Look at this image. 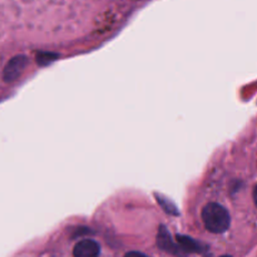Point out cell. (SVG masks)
<instances>
[{
  "label": "cell",
  "instance_id": "cell-1",
  "mask_svg": "<svg viewBox=\"0 0 257 257\" xmlns=\"http://www.w3.org/2000/svg\"><path fill=\"white\" fill-rule=\"evenodd\" d=\"M202 220L206 228L213 233H222L230 227L231 218L223 206L218 203H208L202 210Z\"/></svg>",
  "mask_w": 257,
  "mask_h": 257
},
{
  "label": "cell",
  "instance_id": "cell-2",
  "mask_svg": "<svg viewBox=\"0 0 257 257\" xmlns=\"http://www.w3.org/2000/svg\"><path fill=\"white\" fill-rule=\"evenodd\" d=\"M28 65V58L25 55H18V57L13 58L5 67L4 73V79L5 82H14L15 79L22 75L24 69Z\"/></svg>",
  "mask_w": 257,
  "mask_h": 257
},
{
  "label": "cell",
  "instance_id": "cell-3",
  "mask_svg": "<svg viewBox=\"0 0 257 257\" xmlns=\"http://www.w3.org/2000/svg\"><path fill=\"white\" fill-rule=\"evenodd\" d=\"M100 253V247L95 241L83 240L75 245L73 250L74 257H98Z\"/></svg>",
  "mask_w": 257,
  "mask_h": 257
},
{
  "label": "cell",
  "instance_id": "cell-4",
  "mask_svg": "<svg viewBox=\"0 0 257 257\" xmlns=\"http://www.w3.org/2000/svg\"><path fill=\"white\" fill-rule=\"evenodd\" d=\"M158 246H161L163 250L168 251V252H175L176 255H180L177 247H176L175 243L172 242L171 236L168 235V232L166 231L165 227H161L160 233H158Z\"/></svg>",
  "mask_w": 257,
  "mask_h": 257
},
{
  "label": "cell",
  "instance_id": "cell-5",
  "mask_svg": "<svg viewBox=\"0 0 257 257\" xmlns=\"http://www.w3.org/2000/svg\"><path fill=\"white\" fill-rule=\"evenodd\" d=\"M177 240L183 250L190 251V252H198V251H200V243L193 241L192 238L186 237V236H177Z\"/></svg>",
  "mask_w": 257,
  "mask_h": 257
},
{
  "label": "cell",
  "instance_id": "cell-6",
  "mask_svg": "<svg viewBox=\"0 0 257 257\" xmlns=\"http://www.w3.org/2000/svg\"><path fill=\"white\" fill-rule=\"evenodd\" d=\"M124 257H147V256L142 252H138V251H132V252H128Z\"/></svg>",
  "mask_w": 257,
  "mask_h": 257
},
{
  "label": "cell",
  "instance_id": "cell-7",
  "mask_svg": "<svg viewBox=\"0 0 257 257\" xmlns=\"http://www.w3.org/2000/svg\"><path fill=\"white\" fill-rule=\"evenodd\" d=\"M253 201H255V203L257 206V186L255 187V190H253Z\"/></svg>",
  "mask_w": 257,
  "mask_h": 257
},
{
  "label": "cell",
  "instance_id": "cell-8",
  "mask_svg": "<svg viewBox=\"0 0 257 257\" xmlns=\"http://www.w3.org/2000/svg\"><path fill=\"white\" fill-rule=\"evenodd\" d=\"M222 257H231V256H222Z\"/></svg>",
  "mask_w": 257,
  "mask_h": 257
}]
</instances>
